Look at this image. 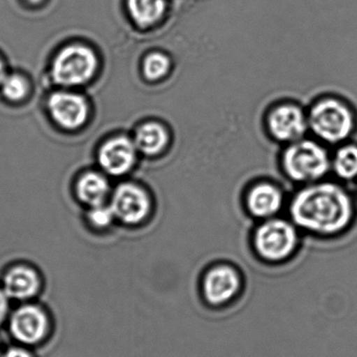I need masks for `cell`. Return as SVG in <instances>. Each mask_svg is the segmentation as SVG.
Masks as SVG:
<instances>
[{"instance_id":"obj_1","label":"cell","mask_w":357,"mask_h":357,"mask_svg":"<svg viewBox=\"0 0 357 357\" xmlns=\"http://www.w3.org/2000/svg\"><path fill=\"white\" fill-rule=\"evenodd\" d=\"M291 212L296 224L302 228L319 234H335L349 225L354 208L345 190L324 183L300 191Z\"/></svg>"},{"instance_id":"obj_2","label":"cell","mask_w":357,"mask_h":357,"mask_svg":"<svg viewBox=\"0 0 357 357\" xmlns=\"http://www.w3.org/2000/svg\"><path fill=\"white\" fill-rule=\"evenodd\" d=\"M98 68V58L94 50L82 44H71L62 48L52 65V79L63 86H79L87 83Z\"/></svg>"},{"instance_id":"obj_3","label":"cell","mask_w":357,"mask_h":357,"mask_svg":"<svg viewBox=\"0 0 357 357\" xmlns=\"http://www.w3.org/2000/svg\"><path fill=\"white\" fill-rule=\"evenodd\" d=\"M287 175L296 181H314L328 172L329 158L326 151L316 142L303 140L291 144L283 157Z\"/></svg>"},{"instance_id":"obj_4","label":"cell","mask_w":357,"mask_h":357,"mask_svg":"<svg viewBox=\"0 0 357 357\" xmlns=\"http://www.w3.org/2000/svg\"><path fill=\"white\" fill-rule=\"evenodd\" d=\"M312 131L331 144L343 142L354 130L351 111L339 100H321L312 108L309 117Z\"/></svg>"},{"instance_id":"obj_5","label":"cell","mask_w":357,"mask_h":357,"mask_svg":"<svg viewBox=\"0 0 357 357\" xmlns=\"http://www.w3.org/2000/svg\"><path fill=\"white\" fill-rule=\"evenodd\" d=\"M297 243V233L289 222L272 220L262 225L255 236V247L263 259L278 262L291 255Z\"/></svg>"},{"instance_id":"obj_6","label":"cell","mask_w":357,"mask_h":357,"mask_svg":"<svg viewBox=\"0 0 357 357\" xmlns=\"http://www.w3.org/2000/svg\"><path fill=\"white\" fill-rule=\"evenodd\" d=\"M242 280L230 266H217L207 271L201 281V295L207 305L222 308L233 303L240 295Z\"/></svg>"},{"instance_id":"obj_7","label":"cell","mask_w":357,"mask_h":357,"mask_svg":"<svg viewBox=\"0 0 357 357\" xmlns=\"http://www.w3.org/2000/svg\"><path fill=\"white\" fill-rule=\"evenodd\" d=\"M110 207L122 222L138 224L150 211V199L140 187L125 183L119 185L113 193Z\"/></svg>"},{"instance_id":"obj_8","label":"cell","mask_w":357,"mask_h":357,"mask_svg":"<svg viewBox=\"0 0 357 357\" xmlns=\"http://www.w3.org/2000/svg\"><path fill=\"white\" fill-rule=\"evenodd\" d=\"M48 106L54 123L64 129H77L87 119V102L78 94L56 92L50 96Z\"/></svg>"},{"instance_id":"obj_9","label":"cell","mask_w":357,"mask_h":357,"mask_svg":"<svg viewBox=\"0 0 357 357\" xmlns=\"http://www.w3.org/2000/svg\"><path fill=\"white\" fill-rule=\"evenodd\" d=\"M136 159V144L124 136L111 138L101 146L99 152L101 167L112 176L127 173L133 167Z\"/></svg>"},{"instance_id":"obj_10","label":"cell","mask_w":357,"mask_h":357,"mask_svg":"<svg viewBox=\"0 0 357 357\" xmlns=\"http://www.w3.org/2000/svg\"><path fill=\"white\" fill-rule=\"evenodd\" d=\"M48 327V318L36 306H22L13 314L10 321V333L15 339L23 344H36L41 341Z\"/></svg>"},{"instance_id":"obj_11","label":"cell","mask_w":357,"mask_h":357,"mask_svg":"<svg viewBox=\"0 0 357 357\" xmlns=\"http://www.w3.org/2000/svg\"><path fill=\"white\" fill-rule=\"evenodd\" d=\"M270 133L281 142L299 140L307 129V121L301 109L284 105L272 111L268 117Z\"/></svg>"},{"instance_id":"obj_12","label":"cell","mask_w":357,"mask_h":357,"mask_svg":"<svg viewBox=\"0 0 357 357\" xmlns=\"http://www.w3.org/2000/svg\"><path fill=\"white\" fill-rule=\"evenodd\" d=\"M39 287L37 273L27 266L12 268L4 277L3 291L13 299H29L36 295Z\"/></svg>"},{"instance_id":"obj_13","label":"cell","mask_w":357,"mask_h":357,"mask_svg":"<svg viewBox=\"0 0 357 357\" xmlns=\"http://www.w3.org/2000/svg\"><path fill=\"white\" fill-rule=\"evenodd\" d=\"M282 195L272 184L257 185L247 197V205L252 213L258 218H270L279 211L282 205Z\"/></svg>"},{"instance_id":"obj_14","label":"cell","mask_w":357,"mask_h":357,"mask_svg":"<svg viewBox=\"0 0 357 357\" xmlns=\"http://www.w3.org/2000/svg\"><path fill=\"white\" fill-rule=\"evenodd\" d=\"M167 131L156 123H145L138 128L136 134V149L146 155H156L167 146Z\"/></svg>"},{"instance_id":"obj_15","label":"cell","mask_w":357,"mask_h":357,"mask_svg":"<svg viewBox=\"0 0 357 357\" xmlns=\"http://www.w3.org/2000/svg\"><path fill=\"white\" fill-rule=\"evenodd\" d=\"M108 191L109 186L106 178L96 173L85 174L77 183L78 197L92 207L102 205Z\"/></svg>"},{"instance_id":"obj_16","label":"cell","mask_w":357,"mask_h":357,"mask_svg":"<svg viewBox=\"0 0 357 357\" xmlns=\"http://www.w3.org/2000/svg\"><path fill=\"white\" fill-rule=\"evenodd\" d=\"M128 10L140 26H148L159 20L163 12V0H128Z\"/></svg>"},{"instance_id":"obj_17","label":"cell","mask_w":357,"mask_h":357,"mask_svg":"<svg viewBox=\"0 0 357 357\" xmlns=\"http://www.w3.org/2000/svg\"><path fill=\"white\" fill-rule=\"evenodd\" d=\"M335 169L343 178H354L357 176V146H348L337 152L335 159Z\"/></svg>"},{"instance_id":"obj_18","label":"cell","mask_w":357,"mask_h":357,"mask_svg":"<svg viewBox=\"0 0 357 357\" xmlns=\"http://www.w3.org/2000/svg\"><path fill=\"white\" fill-rule=\"evenodd\" d=\"M170 68L169 59L159 52L149 54L144 61L143 70L145 77L151 81H156L167 75Z\"/></svg>"},{"instance_id":"obj_19","label":"cell","mask_w":357,"mask_h":357,"mask_svg":"<svg viewBox=\"0 0 357 357\" xmlns=\"http://www.w3.org/2000/svg\"><path fill=\"white\" fill-rule=\"evenodd\" d=\"M1 91L4 98L10 102H19L27 96L29 86L21 75H6L1 83Z\"/></svg>"},{"instance_id":"obj_20","label":"cell","mask_w":357,"mask_h":357,"mask_svg":"<svg viewBox=\"0 0 357 357\" xmlns=\"http://www.w3.org/2000/svg\"><path fill=\"white\" fill-rule=\"evenodd\" d=\"M112 208L106 207V206L98 205L94 206L88 213V220L94 226L98 228H105L109 226L115 218Z\"/></svg>"},{"instance_id":"obj_21","label":"cell","mask_w":357,"mask_h":357,"mask_svg":"<svg viewBox=\"0 0 357 357\" xmlns=\"http://www.w3.org/2000/svg\"><path fill=\"white\" fill-rule=\"evenodd\" d=\"M8 296L0 289V323L6 318L8 310Z\"/></svg>"},{"instance_id":"obj_22","label":"cell","mask_w":357,"mask_h":357,"mask_svg":"<svg viewBox=\"0 0 357 357\" xmlns=\"http://www.w3.org/2000/svg\"><path fill=\"white\" fill-rule=\"evenodd\" d=\"M1 357H31L29 352L21 348H12L8 350Z\"/></svg>"},{"instance_id":"obj_23","label":"cell","mask_w":357,"mask_h":357,"mask_svg":"<svg viewBox=\"0 0 357 357\" xmlns=\"http://www.w3.org/2000/svg\"><path fill=\"white\" fill-rule=\"evenodd\" d=\"M6 77V67H4L3 62H2L1 59H0V85H1L2 81H3Z\"/></svg>"},{"instance_id":"obj_24","label":"cell","mask_w":357,"mask_h":357,"mask_svg":"<svg viewBox=\"0 0 357 357\" xmlns=\"http://www.w3.org/2000/svg\"><path fill=\"white\" fill-rule=\"evenodd\" d=\"M29 2H31V3H39V2L43 1V0H27Z\"/></svg>"}]
</instances>
